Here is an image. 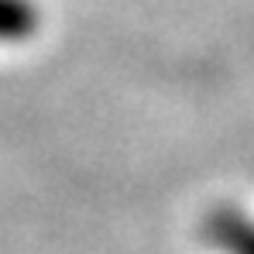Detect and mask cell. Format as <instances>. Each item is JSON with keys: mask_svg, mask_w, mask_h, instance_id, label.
Instances as JSON below:
<instances>
[{"mask_svg": "<svg viewBox=\"0 0 254 254\" xmlns=\"http://www.w3.org/2000/svg\"><path fill=\"white\" fill-rule=\"evenodd\" d=\"M206 241L220 254H254V220L234 210L216 213L206 227Z\"/></svg>", "mask_w": 254, "mask_h": 254, "instance_id": "1", "label": "cell"}, {"mask_svg": "<svg viewBox=\"0 0 254 254\" xmlns=\"http://www.w3.org/2000/svg\"><path fill=\"white\" fill-rule=\"evenodd\" d=\"M38 28V7L31 0H0V45H17Z\"/></svg>", "mask_w": 254, "mask_h": 254, "instance_id": "2", "label": "cell"}]
</instances>
